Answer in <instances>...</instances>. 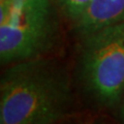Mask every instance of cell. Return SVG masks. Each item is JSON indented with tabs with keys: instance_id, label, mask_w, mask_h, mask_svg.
Masks as SVG:
<instances>
[{
	"instance_id": "cell-4",
	"label": "cell",
	"mask_w": 124,
	"mask_h": 124,
	"mask_svg": "<svg viewBox=\"0 0 124 124\" xmlns=\"http://www.w3.org/2000/svg\"><path fill=\"white\" fill-rule=\"evenodd\" d=\"M124 21V0H91L73 27L81 38Z\"/></svg>"
},
{
	"instance_id": "cell-1",
	"label": "cell",
	"mask_w": 124,
	"mask_h": 124,
	"mask_svg": "<svg viewBox=\"0 0 124 124\" xmlns=\"http://www.w3.org/2000/svg\"><path fill=\"white\" fill-rule=\"evenodd\" d=\"M0 87V124H58L71 118L70 78L48 56L8 65Z\"/></svg>"
},
{
	"instance_id": "cell-5",
	"label": "cell",
	"mask_w": 124,
	"mask_h": 124,
	"mask_svg": "<svg viewBox=\"0 0 124 124\" xmlns=\"http://www.w3.org/2000/svg\"><path fill=\"white\" fill-rule=\"evenodd\" d=\"M53 1L59 8L61 15H63L75 25L82 17L91 0H53Z\"/></svg>"
},
{
	"instance_id": "cell-2",
	"label": "cell",
	"mask_w": 124,
	"mask_h": 124,
	"mask_svg": "<svg viewBox=\"0 0 124 124\" xmlns=\"http://www.w3.org/2000/svg\"><path fill=\"white\" fill-rule=\"evenodd\" d=\"M58 10L53 0H1V64L48 56L59 34Z\"/></svg>"
},
{
	"instance_id": "cell-3",
	"label": "cell",
	"mask_w": 124,
	"mask_h": 124,
	"mask_svg": "<svg viewBox=\"0 0 124 124\" xmlns=\"http://www.w3.org/2000/svg\"><path fill=\"white\" fill-rule=\"evenodd\" d=\"M78 75L85 95L102 108L124 96V21L81 38Z\"/></svg>"
},
{
	"instance_id": "cell-7",
	"label": "cell",
	"mask_w": 124,
	"mask_h": 124,
	"mask_svg": "<svg viewBox=\"0 0 124 124\" xmlns=\"http://www.w3.org/2000/svg\"><path fill=\"white\" fill-rule=\"evenodd\" d=\"M120 117H121V121L124 124V96L121 100V107H120Z\"/></svg>"
},
{
	"instance_id": "cell-6",
	"label": "cell",
	"mask_w": 124,
	"mask_h": 124,
	"mask_svg": "<svg viewBox=\"0 0 124 124\" xmlns=\"http://www.w3.org/2000/svg\"><path fill=\"white\" fill-rule=\"evenodd\" d=\"M58 124H90V122H87V121H82V120H79V119H73L72 117L69 118L65 121H62Z\"/></svg>"
},
{
	"instance_id": "cell-8",
	"label": "cell",
	"mask_w": 124,
	"mask_h": 124,
	"mask_svg": "<svg viewBox=\"0 0 124 124\" xmlns=\"http://www.w3.org/2000/svg\"><path fill=\"white\" fill-rule=\"evenodd\" d=\"M90 124H107V123H103V122H90Z\"/></svg>"
}]
</instances>
